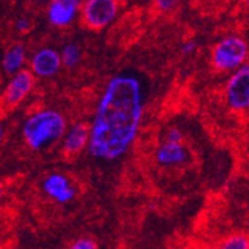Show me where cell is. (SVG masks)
Instances as JSON below:
<instances>
[{
    "label": "cell",
    "instance_id": "cell-1",
    "mask_svg": "<svg viewBox=\"0 0 249 249\" xmlns=\"http://www.w3.org/2000/svg\"><path fill=\"white\" fill-rule=\"evenodd\" d=\"M144 110L142 89L133 76H115L108 82L89 129L88 149L97 159L114 160L137 138Z\"/></svg>",
    "mask_w": 249,
    "mask_h": 249
},
{
    "label": "cell",
    "instance_id": "cell-2",
    "mask_svg": "<svg viewBox=\"0 0 249 249\" xmlns=\"http://www.w3.org/2000/svg\"><path fill=\"white\" fill-rule=\"evenodd\" d=\"M66 130V121L56 110H42L31 115L22 128L25 142L33 150H40L44 146L61 139Z\"/></svg>",
    "mask_w": 249,
    "mask_h": 249
},
{
    "label": "cell",
    "instance_id": "cell-3",
    "mask_svg": "<svg viewBox=\"0 0 249 249\" xmlns=\"http://www.w3.org/2000/svg\"><path fill=\"white\" fill-rule=\"evenodd\" d=\"M248 56V45L238 36H228L216 45L212 61L218 71H234Z\"/></svg>",
    "mask_w": 249,
    "mask_h": 249
},
{
    "label": "cell",
    "instance_id": "cell-4",
    "mask_svg": "<svg viewBox=\"0 0 249 249\" xmlns=\"http://www.w3.org/2000/svg\"><path fill=\"white\" fill-rule=\"evenodd\" d=\"M227 103L231 109L243 112L249 107V66L239 67L230 78L226 88Z\"/></svg>",
    "mask_w": 249,
    "mask_h": 249
},
{
    "label": "cell",
    "instance_id": "cell-5",
    "mask_svg": "<svg viewBox=\"0 0 249 249\" xmlns=\"http://www.w3.org/2000/svg\"><path fill=\"white\" fill-rule=\"evenodd\" d=\"M118 14V3L114 0H88L83 5V19L92 29H102L109 25Z\"/></svg>",
    "mask_w": 249,
    "mask_h": 249
},
{
    "label": "cell",
    "instance_id": "cell-6",
    "mask_svg": "<svg viewBox=\"0 0 249 249\" xmlns=\"http://www.w3.org/2000/svg\"><path fill=\"white\" fill-rule=\"evenodd\" d=\"M34 85V76L31 72L21 70L14 74L4 92V101L6 106H17L28 96Z\"/></svg>",
    "mask_w": 249,
    "mask_h": 249
},
{
    "label": "cell",
    "instance_id": "cell-7",
    "mask_svg": "<svg viewBox=\"0 0 249 249\" xmlns=\"http://www.w3.org/2000/svg\"><path fill=\"white\" fill-rule=\"evenodd\" d=\"M44 191L58 203L70 202L76 194L69 178L61 174H52L44 181Z\"/></svg>",
    "mask_w": 249,
    "mask_h": 249
},
{
    "label": "cell",
    "instance_id": "cell-8",
    "mask_svg": "<svg viewBox=\"0 0 249 249\" xmlns=\"http://www.w3.org/2000/svg\"><path fill=\"white\" fill-rule=\"evenodd\" d=\"M81 1L78 0H55L49 6V20L55 26H67L73 21Z\"/></svg>",
    "mask_w": 249,
    "mask_h": 249
},
{
    "label": "cell",
    "instance_id": "cell-9",
    "mask_svg": "<svg viewBox=\"0 0 249 249\" xmlns=\"http://www.w3.org/2000/svg\"><path fill=\"white\" fill-rule=\"evenodd\" d=\"M61 65L60 53L51 49L40 50L31 61L33 72L38 77L53 76L60 70Z\"/></svg>",
    "mask_w": 249,
    "mask_h": 249
},
{
    "label": "cell",
    "instance_id": "cell-10",
    "mask_svg": "<svg viewBox=\"0 0 249 249\" xmlns=\"http://www.w3.org/2000/svg\"><path fill=\"white\" fill-rule=\"evenodd\" d=\"M155 159L162 166L180 165L187 160V150L182 144L164 142L156 150Z\"/></svg>",
    "mask_w": 249,
    "mask_h": 249
},
{
    "label": "cell",
    "instance_id": "cell-11",
    "mask_svg": "<svg viewBox=\"0 0 249 249\" xmlns=\"http://www.w3.org/2000/svg\"><path fill=\"white\" fill-rule=\"evenodd\" d=\"M89 129L85 124H77L72 126L65 138V150L69 154L80 153L88 144Z\"/></svg>",
    "mask_w": 249,
    "mask_h": 249
},
{
    "label": "cell",
    "instance_id": "cell-12",
    "mask_svg": "<svg viewBox=\"0 0 249 249\" xmlns=\"http://www.w3.org/2000/svg\"><path fill=\"white\" fill-rule=\"evenodd\" d=\"M25 61V47L21 44L11 45L4 53L3 69L6 73L15 74L21 71Z\"/></svg>",
    "mask_w": 249,
    "mask_h": 249
},
{
    "label": "cell",
    "instance_id": "cell-13",
    "mask_svg": "<svg viewBox=\"0 0 249 249\" xmlns=\"http://www.w3.org/2000/svg\"><path fill=\"white\" fill-rule=\"evenodd\" d=\"M61 63H63L66 67L76 66L81 58V51L76 45H67L63 47L62 53L60 55Z\"/></svg>",
    "mask_w": 249,
    "mask_h": 249
},
{
    "label": "cell",
    "instance_id": "cell-14",
    "mask_svg": "<svg viewBox=\"0 0 249 249\" xmlns=\"http://www.w3.org/2000/svg\"><path fill=\"white\" fill-rule=\"evenodd\" d=\"M219 249H249V241L246 234H232L222 241Z\"/></svg>",
    "mask_w": 249,
    "mask_h": 249
},
{
    "label": "cell",
    "instance_id": "cell-15",
    "mask_svg": "<svg viewBox=\"0 0 249 249\" xmlns=\"http://www.w3.org/2000/svg\"><path fill=\"white\" fill-rule=\"evenodd\" d=\"M70 249H98V246L92 239L81 238L73 242L71 244V247H70Z\"/></svg>",
    "mask_w": 249,
    "mask_h": 249
},
{
    "label": "cell",
    "instance_id": "cell-16",
    "mask_svg": "<svg viewBox=\"0 0 249 249\" xmlns=\"http://www.w3.org/2000/svg\"><path fill=\"white\" fill-rule=\"evenodd\" d=\"M182 133L176 128H171L167 130L166 133V142H171V144H181L182 142Z\"/></svg>",
    "mask_w": 249,
    "mask_h": 249
},
{
    "label": "cell",
    "instance_id": "cell-17",
    "mask_svg": "<svg viewBox=\"0 0 249 249\" xmlns=\"http://www.w3.org/2000/svg\"><path fill=\"white\" fill-rule=\"evenodd\" d=\"M31 21L29 19H26V18H24V19H19L17 21V29L20 31V33H28L29 30L31 29Z\"/></svg>",
    "mask_w": 249,
    "mask_h": 249
},
{
    "label": "cell",
    "instance_id": "cell-18",
    "mask_svg": "<svg viewBox=\"0 0 249 249\" xmlns=\"http://www.w3.org/2000/svg\"><path fill=\"white\" fill-rule=\"evenodd\" d=\"M156 4H158V8H159L160 10H169V9L173 8L176 3L173 1V0H159Z\"/></svg>",
    "mask_w": 249,
    "mask_h": 249
},
{
    "label": "cell",
    "instance_id": "cell-19",
    "mask_svg": "<svg viewBox=\"0 0 249 249\" xmlns=\"http://www.w3.org/2000/svg\"><path fill=\"white\" fill-rule=\"evenodd\" d=\"M195 49H196V42L195 41H187L182 45L183 53H191V52H194Z\"/></svg>",
    "mask_w": 249,
    "mask_h": 249
},
{
    "label": "cell",
    "instance_id": "cell-20",
    "mask_svg": "<svg viewBox=\"0 0 249 249\" xmlns=\"http://www.w3.org/2000/svg\"><path fill=\"white\" fill-rule=\"evenodd\" d=\"M3 125L0 123V142H1V139H3Z\"/></svg>",
    "mask_w": 249,
    "mask_h": 249
},
{
    "label": "cell",
    "instance_id": "cell-21",
    "mask_svg": "<svg viewBox=\"0 0 249 249\" xmlns=\"http://www.w3.org/2000/svg\"><path fill=\"white\" fill-rule=\"evenodd\" d=\"M191 249H212L210 247H196V248H191Z\"/></svg>",
    "mask_w": 249,
    "mask_h": 249
},
{
    "label": "cell",
    "instance_id": "cell-22",
    "mask_svg": "<svg viewBox=\"0 0 249 249\" xmlns=\"http://www.w3.org/2000/svg\"><path fill=\"white\" fill-rule=\"evenodd\" d=\"M0 197H1V186H0Z\"/></svg>",
    "mask_w": 249,
    "mask_h": 249
}]
</instances>
